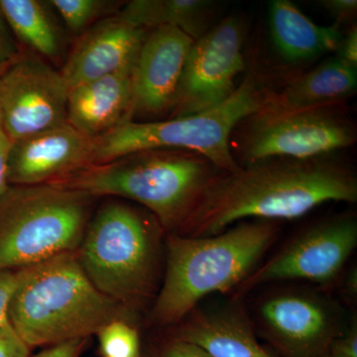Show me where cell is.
<instances>
[{"label":"cell","instance_id":"6da1fadb","mask_svg":"<svg viewBox=\"0 0 357 357\" xmlns=\"http://www.w3.org/2000/svg\"><path fill=\"white\" fill-rule=\"evenodd\" d=\"M352 167L335 156L267 160L220 173L181 225V236H215L246 218L294 220L328 202L356 203Z\"/></svg>","mask_w":357,"mask_h":357},{"label":"cell","instance_id":"7a4b0ae2","mask_svg":"<svg viewBox=\"0 0 357 357\" xmlns=\"http://www.w3.org/2000/svg\"><path fill=\"white\" fill-rule=\"evenodd\" d=\"M15 272L8 321L30 349L86 340L112 321H126V306L91 283L77 251Z\"/></svg>","mask_w":357,"mask_h":357},{"label":"cell","instance_id":"3957f363","mask_svg":"<svg viewBox=\"0 0 357 357\" xmlns=\"http://www.w3.org/2000/svg\"><path fill=\"white\" fill-rule=\"evenodd\" d=\"M222 171L183 150L147 149L93 164L49 183L91 197L116 196L142 204L162 229H180L202 192Z\"/></svg>","mask_w":357,"mask_h":357},{"label":"cell","instance_id":"277c9868","mask_svg":"<svg viewBox=\"0 0 357 357\" xmlns=\"http://www.w3.org/2000/svg\"><path fill=\"white\" fill-rule=\"evenodd\" d=\"M276 232L274 222L243 220L215 236H169L165 279L152 312L155 321L178 323L203 298L243 283Z\"/></svg>","mask_w":357,"mask_h":357},{"label":"cell","instance_id":"5b68a950","mask_svg":"<svg viewBox=\"0 0 357 357\" xmlns=\"http://www.w3.org/2000/svg\"><path fill=\"white\" fill-rule=\"evenodd\" d=\"M269 89L249 72L227 100L204 112L162 121H130L95 138V164L147 149L183 150L208 159L222 172L238 168L230 140L238 124L264 107Z\"/></svg>","mask_w":357,"mask_h":357},{"label":"cell","instance_id":"8992f818","mask_svg":"<svg viewBox=\"0 0 357 357\" xmlns=\"http://www.w3.org/2000/svg\"><path fill=\"white\" fill-rule=\"evenodd\" d=\"M93 198L55 184L9 185L0 196V268L14 271L77 251Z\"/></svg>","mask_w":357,"mask_h":357},{"label":"cell","instance_id":"52a82bcc","mask_svg":"<svg viewBox=\"0 0 357 357\" xmlns=\"http://www.w3.org/2000/svg\"><path fill=\"white\" fill-rule=\"evenodd\" d=\"M160 227L153 215L128 204L112 202L98 210L77 250L98 290L126 307L151 293Z\"/></svg>","mask_w":357,"mask_h":357},{"label":"cell","instance_id":"ba28073f","mask_svg":"<svg viewBox=\"0 0 357 357\" xmlns=\"http://www.w3.org/2000/svg\"><path fill=\"white\" fill-rule=\"evenodd\" d=\"M344 105L301 110L261 109L236 128L232 155L238 166L267 160L335 156L356 142L354 121Z\"/></svg>","mask_w":357,"mask_h":357},{"label":"cell","instance_id":"9c48e42d","mask_svg":"<svg viewBox=\"0 0 357 357\" xmlns=\"http://www.w3.org/2000/svg\"><path fill=\"white\" fill-rule=\"evenodd\" d=\"M243 21L229 16L192 44L170 117L188 116L227 100L245 69Z\"/></svg>","mask_w":357,"mask_h":357},{"label":"cell","instance_id":"30bf717a","mask_svg":"<svg viewBox=\"0 0 357 357\" xmlns=\"http://www.w3.org/2000/svg\"><path fill=\"white\" fill-rule=\"evenodd\" d=\"M69 91L61 70L22 54L0 77V123L9 140L68 123Z\"/></svg>","mask_w":357,"mask_h":357},{"label":"cell","instance_id":"8fae6325","mask_svg":"<svg viewBox=\"0 0 357 357\" xmlns=\"http://www.w3.org/2000/svg\"><path fill=\"white\" fill-rule=\"evenodd\" d=\"M357 244V220L340 215L312 225L243 282V290L284 280L328 283L340 274ZM241 283V284H243Z\"/></svg>","mask_w":357,"mask_h":357},{"label":"cell","instance_id":"7c38bea8","mask_svg":"<svg viewBox=\"0 0 357 357\" xmlns=\"http://www.w3.org/2000/svg\"><path fill=\"white\" fill-rule=\"evenodd\" d=\"M194 42L170 26L148 31L132 72L133 119L171 114Z\"/></svg>","mask_w":357,"mask_h":357},{"label":"cell","instance_id":"4fadbf2b","mask_svg":"<svg viewBox=\"0 0 357 357\" xmlns=\"http://www.w3.org/2000/svg\"><path fill=\"white\" fill-rule=\"evenodd\" d=\"M259 318L287 357H321L337 340L340 321L326 301L312 294H276L262 303Z\"/></svg>","mask_w":357,"mask_h":357},{"label":"cell","instance_id":"5bb4252c","mask_svg":"<svg viewBox=\"0 0 357 357\" xmlns=\"http://www.w3.org/2000/svg\"><path fill=\"white\" fill-rule=\"evenodd\" d=\"M95 164V138L69 123L11 143L9 185L49 184Z\"/></svg>","mask_w":357,"mask_h":357},{"label":"cell","instance_id":"9a60e30c","mask_svg":"<svg viewBox=\"0 0 357 357\" xmlns=\"http://www.w3.org/2000/svg\"><path fill=\"white\" fill-rule=\"evenodd\" d=\"M149 30L129 22L117 13L79 35L61 69L70 88L114 74L133 70Z\"/></svg>","mask_w":357,"mask_h":357},{"label":"cell","instance_id":"2e32d148","mask_svg":"<svg viewBox=\"0 0 357 357\" xmlns=\"http://www.w3.org/2000/svg\"><path fill=\"white\" fill-rule=\"evenodd\" d=\"M132 72L114 73L70 88L68 123L96 138L133 121Z\"/></svg>","mask_w":357,"mask_h":357},{"label":"cell","instance_id":"e0dca14e","mask_svg":"<svg viewBox=\"0 0 357 357\" xmlns=\"http://www.w3.org/2000/svg\"><path fill=\"white\" fill-rule=\"evenodd\" d=\"M356 88L357 68L333 56L294 77L280 91H269L262 109L301 110L344 105Z\"/></svg>","mask_w":357,"mask_h":357},{"label":"cell","instance_id":"ac0fdd59","mask_svg":"<svg viewBox=\"0 0 357 357\" xmlns=\"http://www.w3.org/2000/svg\"><path fill=\"white\" fill-rule=\"evenodd\" d=\"M269 26L279 55L295 64L337 52L344 35L337 26L312 22L289 0L270 2Z\"/></svg>","mask_w":357,"mask_h":357},{"label":"cell","instance_id":"d6986e66","mask_svg":"<svg viewBox=\"0 0 357 357\" xmlns=\"http://www.w3.org/2000/svg\"><path fill=\"white\" fill-rule=\"evenodd\" d=\"M178 340L197 345L213 357H273L257 342L243 316L232 311L192 317Z\"/></svg>","mask_w":357,"mask_h":357},{"label":"cell","instance_id":"ffe728a7","mask_svg":"<svg viewBox=\"0 0 357 357\" xmlns=\"http://www.w3.org/2000/svg\"><path fill=\"white\" fill-rule=\"evenodd\" d=\"M215 6L208 0H132L119 13L143 29L170 26L197 41L213 27Z\"/></svg>","mask_w":357,"mask_h":357},{"label":"cell","instance_id":"44dd1931","mask_svg":"<svg viewBox=\"0 0 357 357\" xmlns=\"http://www.w3.org/2000/svg\"><path fill=\"white\" fill-rule=\"evenodd\" d=\"M49 1L0 0V8L14 37L51 62L62 60L65 36Z\"/></svg>","mask_w":357,"mask_h":357},{"label":"cell","instance_id":"7402d4cb","mask_svg":"<svg viewBox=\"0 0 357 357\" xmlns=\"http://www.w3.org/2000/svg\"><path fill=\"white\" fill-rule=\"evenodd\" d=\"M49 3L75 35H82L98 21L114 15L122 6L121 2L109 0H51Z\"/></svg>","mask_w":357,"mask_h":357},{"label":"cell","instance_id":"603a6c76","mask_svg":"<svg viewBox=\"0 0 357 357\" xmlns=\"http://www.w3.org/2000/svg\"><path fill=\"white\" fill-rule=\"evenodd\" d=\"M98 335L105 357H140L139 335L124 319L107 324Z\"/></svg>","mask_w":357,"mask_h":357},{"label":"cell","instance_id":"cb8c5ba5","mask_svg":"<svg viewBox=\"0 0 357 357\" xmlns=\"http://www.w3.org/2000/svg\"><path fill=\"white\" fill-rule=\"evenodd\" d=\"M22 56L17 41L0 8V74Z\"/></svg>","mask_w":357,"mask_h":357},{"label":"cell","instance_id":"d4e9b609","mask_svg":"<svg viewBox=\"0 0 357 357\" xmlns=\"http://www.w3.org/2000/svg\"><path fill=\"white\" fill-rule=\"evenodd\" d=\"M30 347L21 340L10 324L0 328V357H29Z\"/></svg>","mask_w":357,"mask_h":357},{"label":"cell","instance_id":"484cf974","mask_svg":"<svg viewBox=\"0 0 357 357\" xmlns=\"http://www.w3.org/2000/svg\"><path fill=\"white\" fill-rule=\"evenodd\" d=\"M321 6L337 21L335 26L354 22L357 13L356 0H323Z\"/></svg>","mask_w":357,"mask_h":357},{"label":"cell","instance_id":"4316f807","mask_svg":"<svg viewBox=\"0 0 357 357\" xmlns=\"http://www.w3.org/2000/svg\"><path fill=\"white\" fill-rule=\"evenodd\" d=\"M16 285V272L0 268V328L9 324L8 307Z\"/></svg>","mask_w":357,"mask_h":357},{"label":"cell","instance_id":"83f0119b","mask_svg":"<svg viewBox=\"0 0 357 357\" xmlns=\"http://www.w3.org/2000/svg\"><path fill=\"white\" fill-rule=\"evenodd\" d=\"M335 56L342 59L347 64L357 68V27L352 24L345 34L342 35V41L338 45Z\"/></svg>","mask_w":357,"mask_h":357},{"label":"cell","instance_id":"f1b7e54d","mask_svg":"<svg viewBox=\"0 0 357 357\" xmlns=\"http://www.w3.org/2000/svg\"><path fill=\"white\" fill-rule=\"evenodd\" d=\"M86 340H72L64 344L53 345L33 357H79Z\"/></svg>","mask_w":357,"mask_h":357},{"label":"cell","instance_id":"f546056e","mask_svg":"<svg viewBox=\"0 0 357 357\" xmlns=\"http://www.w3.org/2000/svg\"><path fill=\"white\" fill-rule=\"evenodd\" d=\"M163 357H213L206 354L203 349L197 345L189 342L177 340L174 344L169 345L164 352Z\"/></svg>","mask_w":357,"mask_h":357},{"label":"cell","instance_id":"4dcf8cb0","mask_svg":"<svg viewBox=\"0 0 357 357\" xmlns=\"http://www.w3.org/2000/svg\"><path fill=\"white\" fill-rule=\"evenodd\" d=\"M11 141L7 137L0 123V196L8 188V176H7V159L11 147Z\"/></svg>","mask_w":357,"mask_h":357},{"label":"cell","instance_id":"1f68e13d","mask_svg":"<svg viewBox=\"0 0 357 357\" xmlns=\"http://www.w3.org/2000/svg\"><path fill=\"white\" fill-rule=\"evenodd\" d=\"M332 351V354L342 357H357L356 328L351 330L344 337L335 340Z\"/></svg>","mask_w":357,"mask_h":357},{"label":"cell","instance_id":"d6a6232c","mask_svg":"<svg viewBox=\"0 0 357 357\" xmlns=\"http://www.w3.org/2000/svg\"><path fill=\"white\" fill-rule=\"evenodd\" d=\"M326 357H342V356H337V354H330V356H326Z\"/></svg>","mask_w":357,"mask_h":357},{"label":"cell","instance_id":"836d02e7","mask_svg":"<svg viewBox=\"0 0 357 357\" xmlns=\"http://www.w3.org/2000/svg\"><path fill=\"white\" fill-rule=\"evenodd\" d=\"M0 77H1V74H0Z\"/></svg>","mask_w":357,"mask_h":357}]
</instances>
